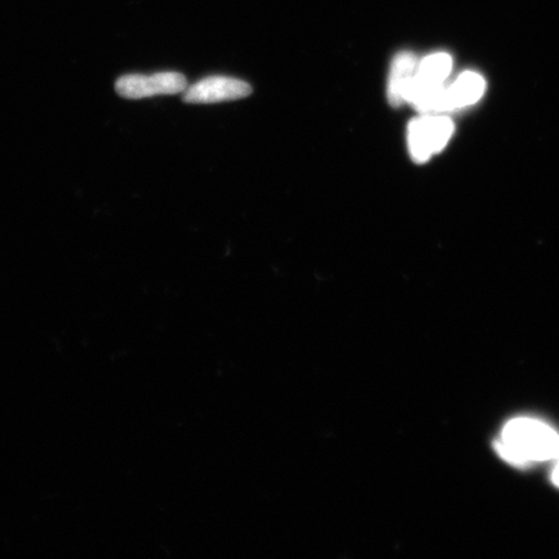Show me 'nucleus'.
I'll list each match as a JSON object with an SVG mask.
<instances>
[{
    "instance_id": "nucleus-2",
    "label": "nucleus",
    "mask_w": 559,
    "mask_h": 559,
    "mask_svg": "<svg viewBox=\"0 0 559 559\" xmlns=\"http://www.w3.org/2000/svg\"><path fill=\"white\" fill-rule=\"evenodd\" d=\"M453 134V123L449 118L423 115L408 126V148L415 163L424 164L435 153L444 148Z\"/></svg>"
},
{
    "instance_id": "nucleus-6",
    "label": "nucleus",
    "mask_w": 559,
    "mask_h": 559,
    "mask_svg": "<svg viewBox=\"0 0 559 559\" xmlns=\"http://www.w3.org/2000/svg\"><path fill=\"white\" fill-rule=\"evenodd\" d=\"M485 90L484 76L473 72L463 73L451 87L445 88L447 108L450 111L477 103Z\"/></svg>"
},
{
    "instance_id": "nucleus-4",
    "label": "nucleus",
    "mask_w": 559,
    "mask_h": 559,
    "mask_svg": "<svg viewBox=\"0 0 559 559\" xmlns=\"http://www.w3.org/2000/svg\"><path fill=\"white\" fill-rule=\"evenodd\" d=\"M251 94L249 83L230 76H207L186 88L183 100L188 104H213L243 99Z\"/></svg>"
},
{
    "instance_id": "nucleus-3",
    "label": "nucleus",
    "mask_w": 559,
    "mask_h": 559,
    "mask_svg": "<svg viewBox=\"0 0 559 559\" xmlns=\"http://www.w3.org/2000/svg\"><path fill=\"white\" fill-rule=\"evenodd\" d=\"M186 88V76L177 72H160L151 75L128 74L116 82L117 94L131 100L180 94Z\"/></svg>"
},
{
    "instance_id": "nucleus-1",
    "label": "nucleus",
    "mask_w": 559,
    "mask_h": 559,
    "mask_svg": "<svg viewBox=\"0 0 559 559\" xmlns=\"http://www.w3.org/2000/svg\"><path fill=\"white\" fill-rule=\"evenodd\" d=\"M496 450L514 466L545 463L559 457V435L537 419L515 418L506 425Z\"/></svg>"
},
{
    "instance_id": "nucleus-8",
    "label": "nucleus",
    "mask_w": 559,
    "mask_h": 559,
    "mask_svg": "<svg viewBox=\"0 0 559 559\" xmlns=\"http://www.w3.org/2000/svg\"><path fill=\"white\" fill-rule=\"evenodd\" d=\"M551 480L559 488V457L556 460L554 471H551Z\"/></svg>"
},
{
    "instance_id": "nucleus-5",
    "label": "nucleus",
    "mask_w": 559,
    "mask_h": 559,
    "mask_svg": "<svg viewBox=\"0 0 559 559\" xmlns=\"http://www.w3.org/2000/svg\"><path fill=\"white\" fill-rule=\"evenodd\" d=\"M418 61L412 52L397 53L391 64L388 82V99L391 107H402L407 103L412 82L415 80Z\"/></svg>"
},
{
    "instance_id": "nucleus-7",
    "label": "nucleus",
    "mask_w": 559,
    "mask_h": 559,
    "mask_svg": "<svg viewBox=\"0 0 559 559\" xmlns=\"http://www.w3.org/2000/svg\"><path fill=\"white\" fill-rule=\"evenodd\" d=\"M452 69V58L447 53H435L418 62L416 80L425 85H443Z\"/></svg>"
}]
</instances>
